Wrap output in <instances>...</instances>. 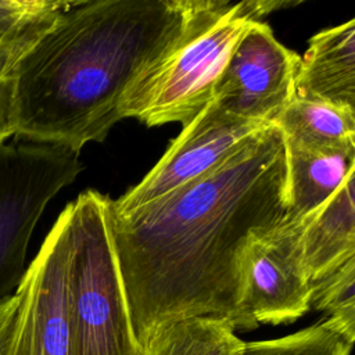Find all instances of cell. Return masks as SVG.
Here are the masks:
<instances>
[{
    "label": "cell",
    "instance_id": "cell-1",
    "mask_svg": "<svg viewBox=\"0 0 355 355\" xmlns=\"http://www.w3.org/2000/svg\"><path fill=\"white\" fill-rule=\"evenodd\" d=\"M284 139L270 125L223 164L132 212H110V230L133 334L141 348L169 323L227 320L241 311L248 244L286 214Z\"/></svg>",
    "mask_w": 355,
    "mask_h": 355
},
{
    "label": "cell",
    "instance_id": "cell-3",
    "mask_svg": "<svg viewBox=\"0 0 355 355\" xmlns=\"http://www.w3.org/2000/svg\"><path fill=\"white\" fill-rule=\"evenodd\" d=\"M295 1L200 0L186 36L132 86L123 118L147 126L187 125L212 98L214 85L227 55L247 28L266 14Z\"/></svg>",
    "mask_w": 355,
    "mask_h": 355
},
{
    "label": "cell",
    "instance_id": "cell-8",
    "mask_svg": "<svg viewBox=\"0 0 355 355\" xmlns=\"http://www.w3.org/2000/svg\"><path fill=\"white\" fill-rule=\"evenodd\" d=\"M270 125L247 121L222 110L214 98L187 123L153 169L118 200L110 212H132L215 169L252 135Z\"/></svg>",
    "mask_w": 355,
    "mask_h": 355
},
{
    "label": "cell",
    "instance_id": "cell-2",
    "mask_svg": "<svg viewBox=\"0 0 355 355\" xmlns=\"http://www.w3.org/2000/svg\"><path fill=\"white\" fill-rule=\"evenodd\" d=\"M198 4L72 1L14 64V136L78 154L103 141L136 80L186 36Z\"/></svg>",
    "mask_w": 355,
    "mask_h": 355
},
{
    "label": "cell",
    "instance_id": "cell-7",
    "mask_svg": "<svg viewBox=\"0 0 355 355\" xmlns=\"http://www.w3.org/2000/svg\"><path fill=\"white\" fill-rule=\"evenodd\" d=\"M69 254L68 204L17 288L19 306L6 355H69Z\"/></svg>",
    "mask_w": 355,
    "mask_h": 355
},
{
    "label": "cell",
    "instance_id": "cell-4",
    "mask_svg": "<svg viewBox=\"0 0 355 355\" xmlns=\"http://www.w3.org/2000/svg\"><path fill=\"white\" fill-rule=\"evenodd\" d=\"M110 198L86 190L69 202V355H143L114 251Z\"/></svg>",
    "mask_w": 355,
    "mask_h": 355
},
{
    "label": "cell",
    "instance_id": "cell-14",
    "mask_svg": "<svg viewBox=\"0 0 355 355\" xmlns=\"http://www.w3.org/2000/svg\"><path fill=\"white\" fill-rule=\"evenodd\" d=\"M243 345L227 320L190 318L158 329L143 355H240Z\"/></svg>",
    "mask_w": 355,
    "mask_h": 355
},
{
    "label": "cell",
    "instance_id": "cell-18",
    "mask_svg": "<svg viewBox=\"0 0 355 355\" xmlns=\"http://www.w3.org/2000/svg\"><path fill=\"white\" fill-rule=\"evenodd\" d=\"M22 51L0 50V143L15 133L12 68Z\"/></svg>",
    "mask_w": 355,
    "mask_h": 355
},
{
    "label": "cell",
    "instance_id": "cell-9",
    "mask_svg": "<svg viewBox=\"0 0 355 355\" xmlns=\"http://www.w3.org/2000/svg\"><path fill=\"white\" fill-rule=\"evenodd\" d=\"M305 218L284 216L247 247L241 311L251 329L262 323H293L311 309L312 287L304 273L301 250Z\"/></svg>",
    "mask_w": 355,
    "mask_h": 355
},
{
    "label": "cell",
    "instance_id": "cell-11",
    "mask_svg": "<svg viewBox=\"0 0 355 355\" xmlns=\"http://www.w3.org/2000/svg\"><path fill=\"white\" fill-rule=\"evenodd\" d=\"M301 250L309 283L355 258V172L305 218Z\"/></svg>",
    "mask_w": 355,
    "mask_h": 355
},
{
    "label": "cell",
    "instance_id": "cell-6",
    "mask_svg": "<svg viewBox=\"0 0 355 355\" xmlns=\"http://www.w3.org/2000/svg\"><path fill=\"white\" fill-rule=\"evenodd\" d=\"M300 62L301 57L284 47L269 25L252 22L230 50L212 98L234 116L275 125L295 97Z\"/></svg>",
    "mask_w": 355,
    "mask_h": 355
},
{
    "label": "cell",
    "instance_id": "cell-10",
    "mask_svg": "<svg viewBox=\"0 0 355 355\" xmlns=\"http://www.w3.org/2000/svg\"><path fill=\"white\" fill-rule=\"evenodd\" d=\"M295 97L355 110V19L311 37L300 62Z\"/></svg>",
    "mask_w": 355,
    "mask_h": 355
},
{
    "label": "cell",
    "instance_id": "cell-19",
    "mask_svg": "<svg viewBox=\"0 0 355 355\" xmlns=\"http://www.w3.org/2000/svg\"><path fill=\"white\" fill-rule=\"evenodd\" d=\"M19 306V295L15 291L11 297L0 301V355H6Z\"/></svg>",
    "mask_w": 355,
    "mask_h": 355
},
{
    "label": "cell",
    "instance_id": "cell-12",
    "mask_svg": "<svg viewBox=\"0 0 355 355\" xmlns=\"http://www.w3.org/2000/svg\"><path fill=\"white\" fill-rule=\"evenodd\" d=\"M284 216L302 219L327 201L355 172V146L301 148L284 143Z\"/></svg>",
    "mask_w": 355,
    "mask_h": 355
},
{
    "label": "cell",
    "instance_id": "cell-13",
    "mask_svg": "<svg viewBox=\"0 0 355 355\" xmlns=\"http://www.w3.org/2000/svg\"><path fill=\"white\" fill-rule=\"evenodd\" d=\"M284 143L320 150L355 146V110L294 97L275 123Z\"/></svg>",
    "mask_w": 355,
    "mask_h": 355
},
{
    "label": "cell",
    "instance_id": "cell-16",
    "mask_svg": "<svg viewBox=\"0 0 355 355\" xmlns=\"http://www.w3.org/2000/svg\"><path fill=\"white\" fill-rule=\"evenodd\" d=\"M311 306L354 344L355 338V258L311 283Z\"/></svg>",
    "mask_w": 355,
    "mask_h": 355
},
{
    "label": "cell",
    "instance_id": "cell-5",
    "mask_svg": "<svg viewBox=\"0 0 355 355\" xmlns=\"http://www.w3.org/2000/svg\"><path fill=\"white\" fill-rule=\"evenodd\" d=\"M82 168L79 154L61 146L0 143V301L25 275L29 240L46 205Z\"/></svg>",
    "mask_w": 355,
    "mask_h": 355
},
{
    "label": "cell",
    "instance_id": "cell-15",
    "mask_svg": "<svg viewBox=\"0 0 355 355\" xmlns=\"http://www.w3.org/2000/svg\"><path fill=\"white\" fill-rule=\"evenodd\" d=\"M72 1L0 0V50L25 51Z\"/></svg>",
    "mask_w": 355,
    "mask_h": 355
},
{
    "label": "cell",
    "instance_id": "cell-17",
    "mask_svg": "<svg viewBox=\"0 0 355 355\" xmlns=\"http://www.w3.org/2000/svg\"><path fill=\"white\" fill-rule=\"evenodd\" d=\"M349 343L327 319L297 333L244 343L240 355H349Z\"/></svg>",
    "mask_w": 355,
    "mask_h": 355
}]
</instances>
